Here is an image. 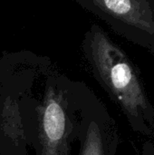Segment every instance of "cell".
Segmentation results:
<instances>
[{"instance_id": "cell-1", "label": "cell", "mask_w": 154, "mask_h": 155, "mask_svg": "<svg viewBox=\"0 0 154 155\" xmlns=\"http://www.w3.org/2000/svg\"><path fill=\"white\" fill-rule=\"evenodd\" d=\"M82 49L93 74L131 118L150 111L143 85L125 53L98 25L85 33Z\"/></svg>"}, {"instance_id": "cell-2", "label": "cell", "mask_w": 154, "mask_h": 155, "mask_svg": "<svg viewBox=\"0 0 154 155\" xmlns=\"http://www.w3.org/2000/svg\"><path fill=\"white\" fill-rule=\"evenodd\" d=\"M78 83L50 77L40 112L37 155H71L78 139Z\"/></svg>"}, {"instance_id": "cell-3", "label": "cell", "mask_w": 154, "mask_h": 155, "mask_svg": "<svg viewBox=\"0 0 154 155\" xmlns=\"http://www.w3.org/2000/svg\"><path fill=\"white\" fill-rule=\"evenodd\" d=\"M81 7L111 21L121 22L154 34V20L146 0H75Z\"/></svg>"}]
</instances>
